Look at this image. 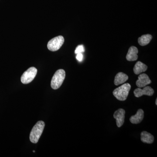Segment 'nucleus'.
<instances>
[{"label":"nucleus","mask_w":157,"mask_h":157,"mask_svg":"<svg viewBox=\"0 0 157 157\" xmlns=\"http://www.w3.org/2000/svg\"><path fill=\"white\" fill-rule=\"evenodd\" d=\"M45 126V124L43 121H39L35 124L30 135V140L32 143L36 144L39 141Z\"/></svg>","instance_id":"f257e3e1"},{"label":"nucleus","mask_w":157,"mask_h":157,"mask_svg":"<svg viewBox=\"0 0 157 157\" xmlns=\"http://www.w3.org/2000/svg\"><path fill=\"white\" fill-rule=\"evenodd\" d=\"M131 88L129 83H125L113 90V96L119 101H124L128 98L129 91Z\"/></svg>","instance_id":"f03ea898"},{"label":"nucleus","mask_w":157,"mask_h":157,"mask_svg":"<svg viewBox=\"0 0 157 157\" xmlns=\"http://www.w3.org/2000/svg\"><path fill=\"white\" fill-rule=\"evenodd\" d=\"M66 77L64 70L60 69L56 71L53 75L51 82V86L54 90H56L61 86Z\"/></svg>","instance_id":"7ed1b4c3"},{"label":"nucleus","mask_w":157,"mask_h":157,"mask_svg":"<svg viewBox=\"0 0 157 157\" xmlns=\"http://www.w3.org/2000/svg\"><path fill=\"white\" fill-rule=\"evenodd\" d=\"M64 42V38L63 36H59L55 37L50 40L47 44L48 50L55 52L60 48Z\"/></svg>","instance_id":"20e7f679"},{"label":"nucleus","mask_w":157,"mask_h":157,"mask_svg":"<svg viewBox=\"0 0 157 157\" xmlns=\"http://www.w3.org/2000/svg\"><path fill=\"white\" fill-rule=\"evenodd\" d=\"M37 70L34 67H32L25 71L21 76V80L23 84H28L33 81L36 76Z\"/></svg>","instance_id":"39448f33"},{"label":"nucleus","mask_w":157,"mask_h":157,"mask_svg":"<svg viewBox=\"0 0 157 157\" xmlns=\"http://www.w3.org/2000/svg\"><path fill=\"white\" fill-rule=\"evenodd\" d=\"M134 93L136 98H140L143 95L152 96L154 94V90L150 86H145L142 89L140 88L136 89Z\"/></svg>","instance_id":"423d86ee"},{"label":"nucleus","mask_w":157,"mask_h":157,"mask_svg":"<svg viewBox=\"0 0 157 157\" xmlns=\"http://www.w3.org/2000/svg\"><path fill=\"white\" fill-rule=\"evenodd\" d=\"M125 111L123 109H119L114 112L113 117L116 120L117 125L120 128L123 125L124 122Z\"/></svg>","instance_id":"0eeeda50"},{"label":"nucleus","mask_w":157,"mask_h":157,"mask_svg":"<svg viewBox=\"0 0 157 157\" xmlns=\"http://www.w3.org/2000/svg\"><path fill=\"white\" fill-rule=\"evenodd\" d=\"M151 81L149 77L145 73L140 74L138 76V79L136 81V85L137 87L142 88L151 83Z\"/></svg>","instance_id":"6e6552de"},{"label":"nucleus","mask_w":157,"mask_h":157,"mask_svg":"<svg viewBox=\"0 0 157 157\" xmlns=\"http://www.w3.org/2000/svg\"><path fill=\"white\" fill-rule=\"evenodd\" d=\"M138 52V49L135 46H131L129 48L128 51L126 56V59L128 61H135L138 59L137 53Z\"/></svg>","instance_id":"1a4fd4ad"},{"label":"nucleus","mask_w":157,"mask_h":157,"mask_svg":"<svg viewBox=\"0 0 157 157\" xmlns=\"http://www.w3.org/2000/svg\"><path fill=\"white\" fill-rule=\"evenodd\" d=\"M144 117V112L143 109H139L135 115L132 116L130 118V121L133 124L140 123L143 120Z\"/></svg>","instance_id":"9d476101"},{"label":"nucleus","mask_w":157,"mask_h":157,"mask_svg":"<svg viewBox=\"0 0 157 157\" xmlns=\"http://www.w3.org/2000/svg\"><path fill=\"white\" fill-rule=\"evenodd\" d=\"M128 79V76L126 74L122 72H120L117 74L114 78V83L115 85L123 84Z\"/></svg>","instance_id":"9b49d317"},{"label":"nucleus","mask_w":157,"mask_h":157,"mask_svg":"<svg viewBox=\"0 0 157 157\" xmlns=\"http://www.w3.org/2000/svg\"><path fill=\"white\" fill-rule=\"evenodd\" d=\"M140 135H141L140 140L143 143L147 144L153 143L154 137L150 133L144 131L141 132Z\"/></svg>","instance_id":"f8f14e48"},{"label":"nucleus","mask_w":157,"mask_h":157,"mask_svg":"<svg viewBox=\"0 0 157 157\" xmlns=\"http://www.w3.org/2000/svg\"><path fill=\"white\" fill-rule=\"evenodd\" d=\"M147 69V66L142 62L138 61L134 67V72L136 75H138L146 71Z\"/></svg>","instance_id":"ddd939ff"},{"label":"nucleus","mask_w":157,"mask_h":157,"mask_svg":"<svg viewBox=\"0 0 157 157\" xmlns=\"http://www.w3.org/2000/svg\"><path fill=\"white\" fill-rule=\"evenodd\" d=\"M152 38L151 35L150 34L143 35L139 37L138 39V42L139 45L141 46H144L148 44Z\"/></svg>","instance_id":"4468645a"},{"label":"nucleus","mask_w":157,"mask_h":157,"mask_svg":"<svg viewBox=\"0 0 157 157\" xmlns=\"http://www.w3.org/2000/svg\"><path fill=\"white\" fill-rule=\"evenodd\" d=\"M84 52V48L83 45H79L76 47V50H75V53L77 54L78 53H82V52Z\"/></svg>","instance_id":"2eb2a0df"},{"label":"nucleus","mask_w":157,"mask_h":157,"mask_svg":"<svg viewBox=\"0 0 157 157\" xmlns=\"http://www.w3.org/2000/svg\"><path fill=\"white\" fill-rule=\"evenodd\" d=\"M76 58L77 60H78V61H82V59H83V55H82V53H80L77 54Z\"/></svg>","instance_id":"dca6fc26"},{"label":"nucleus","mask_w":157,"mask_h":157,"mask_svg":"<svg viewBox=\"0 0 157 157\" xmlns=\"http://www.w3.org/2000/svg\"><path fill=\"white\" fill-rule=\"evenodd\" d=\"M155 104H156V105H157V99H156V101H155Z\"/></svg>","instance_id":"f3484780"}]
</instances>
